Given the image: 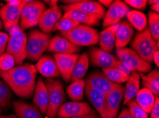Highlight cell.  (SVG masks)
<instances>
[{
  "label": "cell",
  "instance_id": "e575fe53",
  "mask_svg": "<svg viewBox=\"0 0 159 118\" xmlns=\"http://www.w3.org/2000/svg\"><path fill=\"white\" fill-rule=\"evenodd\" d=\"M79 24L76 21L72 20L69 18H66L62 16L61 19L58 21L54 26V31H59L60 32H67L79 26Z\"/></svg>",
  "mask_w": 159,
  "mask_h": 118
},
{
  "label": "cell",
  "instance_id": "8d00e7d4",
  "mask_svg": "<svg viewBox=\"0 0 159 118\" xmlns=\"http://www.w3.org/2000/svg\"><path fill=\"white\" fill-rule=\"evenodd\" d=\"M16 64L14 57L8 53L0 55V71H6L10 70Z\"/></svg>",
  "mask_w": 159,
  "mask_h": 118
},
{
  "label": "cell",
  "instance_id": "4dcf8cb0",
  "mask_svg": "<svg viewBox=\"0 0 159 118\" xmlns=\"http://www.w3.org/2000/svg\"><path fill=\"white\" fill-rule=\"evenodd\" d=\"M102 73L104 74L108 80L114 83L121 84L126 82L129 78L130 74L121 69L114 67V68L102 69Z\"/></svg>",
  "mask_w": 159,
  "mask_h": 118
},
{
  "label": "cell",
  "instance_id": "277c9868",
  "mask_svg": "<svg viewBox=\"0 0 159 118\" xmlns=\"http://www.w3.org/2000/svg\"><path fill=\"white\" fill-rule=\"evenodd\" d=\"M131 47L132 50L148 64L153 62V54L155 50H159L158 42L153 39L148 28L137 33L131 43Z\"/></svg>",
  "mask_w": 159,
  "mask_h": 118
},
{
  "label": "cell",
  "instance_id": "681fc988",
  "mask_svg": "<svg viewBox=\"0 0 159 118\" xmlns=\"http://www.w3.org/2000/svg\"><path fill=\"white\" fill-rule=\"evenodd\" d=\"M147 3H148V4H150V5H153V4H158L159 2L158 0H149V1H147Z\"/></svg>",
  "mask_w": 159,
  "mask_h": 118
},
{
  "label": "cell",
  "instance_id": "5bb4252c",
  "mask_svg": "<svg viewBox=\"0 0 159 118\" xmlns=\"http://www.w3.org/2000/svg\"><path fill=\"white\" fill-rule=\"evenodd\" d=\"M79 57V54L54 55V58L56 61L60 74L66 82L71 81L72 71Z\"/></svg>",
  "mask_w": 159,
  "mask_h": 118
},
{
  "label": "cell",
  "instance_id": "f6af8a7d",
  "mask_svg": "<svg viewBox=\"0 0 159 118\" xmlns=\"http://www.w3.org/2000/svg\"><path fill=\"white\" fill-rule=\"evenodd\" d=\"M99 3L102 4L103 7H107V8H109V6L111 5L113 2L111 0H100V1H98Z\"/></svg>",
  "mask_w": 159,
  "mask_h": 118
},
{
  "label": "cell",
  "instance_id": "7a4b0ae2",
  "mask_svg": "<svg viewBox=\"0 0 159 118\" xmlns=\"http://www.w3.org/2000/svg\"><path fill=\"white\" fill-rule=\"evenodd\" d=\"M9 40L7 45V53L14 57L16 64L21 65L26 59L27 50V36L19 26H15L9 28Z\"/></svg>",
  "mask_w": 159,
  "mask_h": 118
},
{
  "label": "cell",
  "instance_id": "836d02e7",
  "mask_svg": "<svg viewBox=\"0 0 159 118\" xmlns=\"http://www.w3.org/2000/svg\"><path fill=\"white\" fill-rule=\"evenodd\" d=\"M149 31L153 39L156 42H158L159 39V14L153 11L148 13Z\"/></svg>",
  "mask_w": 159,
  "mask_h": 118
},
{
  "label": "cell",
  "instance_id": "b9f144b4",
  "mask_svg": "<svg viewBox=\"0 0 159 118\" xmlns=\"http://www.w3.org/2000/svg\"><path fill=\"white\" fill-rule=\"evenodd\" d=\"M70 118H100L99 115L97 112L94 110H92L90 113H89L87 115H81V116H76V117H73Z\"/></svg>",
  "mask_w": 159,
  "mask_h": 118
},
{
  "label": "cell",
  "instance_id": "bcb514c9",
  "mask_svg": "<svg viewBox=\"0 0 159 118\" xmlns=\"http://www.w3.org/2000/svg\"><path fill=\"white\" fill-rule=\"evenodd\" d=\"M21 0H8L7 1V3H9L12 5H19L21 3Z\"/></svg>",
  "mask_w": 159,
  "mask_h": 118
},
{
  "label": "cell",
  "instance_id": "e0dca14e",
  "mask_svg": "<svg viewBox=\"0 0 159 118\" xmlns=\"http://www.w3.org/2000/svg\"><path fill=\"white\" fill-rule=\"evenodd\" d=\"M63 10L66 11L69 9H79L91 15H93L101 19L103 18L106 14L105 8L98 2L89 1V0H81L78 3L71 5L61 6Z\"/></svg>",
  "mask_w": 159,
  "mask_h": 118
},
{
  "label": "cell",
  "instance_id": "7bdbcfd3",
  "mask_svg": "<svg viewBox=\"0 0 159 118\" xmlns=\"http://www.w3.org/2000/svg\"><path fill=\"white\" fill-rule=\"evenodd\" d=\"M118 118H134V117L131 115V113H130L128 108H124V109L121 110V112L119 114V116H118Z\"/></svg>",
  "mask_w": 159,
  "mask_h": 118
},
{
  "label": "cell",
  "instance_id": "5b68a950",
  "mask_svg": "<svg viewBox=\"0 0 159 118\" xmlns=\"http://www.w3.org/2000/svg\"><path fill=\"white\" fill-rule=\"evenodd\" d=\"M49 93L48 118H56L59 108L66 101V94L62 82L57 79H47L44 81Z\"/></svg>",
  "mask_w": 159,
  "mask_h": 118
},
{
  "label": "cell",
  "instance_id": "d6a6232c",
  "mask_svg": "<svg viewBox=\"0 0 159 118\" xmlns=\"http://www.w3.org/2000/svg\"><path fill=\"white\" fill-rule=\"evenodd\" d=\"M12 98L11 88L4 81L0 80V108H8L10 106Z\"/></svg>",
  "mask_w": 159,
  "mask_h": 118
},
{
  "label": "cell",
  "instance_id": "3957f363",
  "mask_svg": "<svg viewBox=\"0 0 159 118\" xmlns=\"http://www.w3.org/2000/svg\"><path fill=\"white\" fill-rule=\"evenodd\" d=\"M60 34L76 46H91L98 43V33L94 28L86 25L76 26L67 32H60Z\"/></svg>",
  "mask_w": 159,
  "mask_h": 118
},
{
  "label": "cell",
  "instance_id": "ee69618b",
  "mask_svg": "<svg viewBox=\"0 0 159 118\" xmlns=\"http://www.w3.org/2000/svg\"><path fill=\"white\" fill-rule=\"evenodd\" d=\"M153 62L156 66H159V50H155L153 54Z\"/></svg>",
  "mask_w": 159,
  "mask_h": 118
},
{
  "label": "cell",
  "instance_id": "8fae6325",
  "mask_svg": "<svg viewBox=\"0 0 159 118\" xmlns=\"http://www.w3.org/2000/svg\"><path fill=\"white\" fill-rule=\"evenodd\" d=\"M129 11V6L124 2L121 0L114 1L103 17V28H106L119 23Z\"/></svg>",
  "mask_w": 159,
  "mask_h": 118
},
{
  "label": "cell",
  "instance_id": "74e56055",
  "mask_svg": "<svg viewBox=\"0 0 159 118\" xmlns=\"http://www.w3.org/2000/svg\"><path fill=\"white\" fill-rule=\"evenodd\" d=\"M39 43L41 45V47H42V50L43 53L47 50L48 45L50 42V35L48 33H43L42 31H39Z\"/></svg>",
  "mask_w": 159,
  "mask_h": 118
},
{
  "label": "cell",
  "instance_id": "f1b7e54d",
  "mask_svg": "<svg viewBox=\"0 0 159 118\" xmlns=\"http://www.w3.org/2000/svg\"><path fill=\"white\" fill-rule=\"evenodd\" d=\"M142 80V85L144 88L148 89L154 96L159 94V71L154 69L147 74L140 75Z\"/></svg>",
  "mask_w": 159,
  "mask_h": 118
},
{
  "label": "cell",
  "instance_id": "30bf717a",
  "mask_svg": "<svg viewBox=\"0 0 159 118\" xmlns=\"http://www.w3.org/2000/svg\"><path fill=\"white\" fill-rule=\"evenodd\" d=\"M57 2V1H51L49 8L46 9L41 16L38 25L43 33L49 34L54 31L55 25L62 17V12Z\"/></svg>",
  "mask_w": 159,
  "mask_h": 118
},
{
  "label": "cell",
  "instance_id": "52a82bcc",
  "mask_svg": "<svg viewBox=\"0 0 159 118\" xmlns=\"http://www.w3.org/2000/svg\"><path fill=\"white\" fill-rule=\"evenodd\" d=\"M46 9L45 4L42 1H28L21 11L20 28L24 31L37 26Z\"/></svg>",
  "mask_w": 159,
  "mask_h": 118
},
{
  "label": "cell",
  "instance_id": "7c38bea8",
  "mask_svg": "<svg viewBox=\"0 0 159 118\" xmlns=\"http://www.w3.org/2000/svg\"><path fill=\"white\" fill-rule=\"evenodd\" d=\"M125 87L122 84L116 86L106 96V107L108 118H116L122 100H124Z\"/></svg>",
  "mask_w": 159,
  "mask_h": 118
},
{
  "label": "cell",
  "instance_id": "4fadbf2b",
  "mask_svg": "<svg viewBox=\"0 0 159 118\" xmlns=\"http://www.w3.org/2000/svg\"><path fill=\"white\" fill-rule=\"evenodd\" d=\"M92 110L88 103L84 102L71 101L64 103L58 110L57 117L58 118H70L90 113Z\"/></svg>",
  "mask_w": 159,
  "mask_h": 118
},
{
  "label": "cell",
  "instance_id": "f907efd6",
  "mask_svg": "<svg viewBox=\"0 0 159 118\" xmlns=\"http://www.w3.org/2000/svg\"><path fill=\"white\" fill-rule=\"evenodd\" d=\"M2 25H3V24H2V22L1 18H0V30H2Z\"/></svg>",
  "mask_w": 159,
  "mask_h": 118
},
{
  "label": "cell",
  "instance_id": "d4e9b609",
  "mask_svg": "<svg viewBox=\"0 0 159 118\" xmlns=\"http://www.w3.org/2000/svg\"><path fill=\"white\" fill-rule=\"evenodd\" d=\"M14 112L19 118H43L40 110L34 105L22 101H14L12 103Z\"/></svg>",
  "mask_w": 159,
  "mask_h": 118
},
{
  "label": "cell",
  "instance_id": "9c48e42d",
  "mask_svg": "<svg viewBox=\"0 0 159 118\" xmlns=\"http://www.w3.org/2000/svg\"><path fill=\"white\" fill-rule=\"evenodd\" d=\"M27 2L22 1L19 5L6 3L0 7V18L7 31L13 26H19L21 11Z\"/></svg>",
  "mask_w": 159,
  "mask_h": 118
},
{
  "label": "cell",
  "instance_id": "cb8c5ba5",
  "mask_svg": "<svg viewBox=\"0 0 159 118\" xmlns=\"http://www.w3.org/2000/svg\"><path fill=\"white\" fill-rule=\"evenodd\" d=\"M62 16L69 18L79 23H84V25L89 26H98L100 23L99 18L83 11L79 10V9H73L65 11L64 15Z\"/></svg>",
  "mask_w": 159,
  "mask_h": 118
},
{
  "label": "cell",
  "instance_id": "ab89813d",
  "mask_svg": "<svg viewBox=\"0 0 159 118\" xmlns=\"http://www.w3.org/2000/svg\"><path fill=\"white\" fill-rule=\"evenodd\" d=\"M9 40V35L6 33L0 32V55L5 52L7 43Z\"/></svg>",
  "mask_w": 159,
  "mask_h": 118
},
{
  "label": "cell",
  "instance_id": "7402d4cb",
  "mask_svg": "<svg viewBox=\"0 0 159 118\" xmlns=\"http://www.w3.org/2000/svg\"><path fill=\"white\" fill-rule=\"evenodd\" d=\"M119 23L106 28L98 33V44L100 49L107 52H111L116 45V33L119 28Z\"/></svg>",
  "mask_w": 159,
  "mask_h": 118
},
{
  "label": "cell",
  "instance_id": "44dd1931",
  "mask_svg": "<svg viewBox=\"0 0 159 118\" xmlns=\"http://www.w3.org/2000/svg\"><path fill=\"white\" fill-rule=\"evenodd\" d=\"M40 31L34 29L29 33L26 43V59L30 61H37L42 57L43 52L39 40V33Z\"/></svg>",
  "mask_w": 159,
  "mask_h": 118
},
{
  "label": "cell",
  "instance_id": "ffe728a7",
  "mask_svg": "<svg viewBox=\"0 0 159 118\" xmlns=\"http://www.w3.org/2000/svg\"><path fill=\"white\" fill-rule=\"evenodd\" d=\"M33 103L42 114H47L49 106V93L44 81L39 78L34 93Z\"/></svg>",
  "mask_w": 159,
  "mask_h": 118
},
{
  "label": "cell",
  "instance_id": "6da1fadb",
  "mask_svg": "<svg viewBox=\"0 0 159 118\" xmlns=\"http://www.w3.org/2000/svg\"><path fill=\"white\" fill-rule=\"evenodd\" d=\"M37 70L34 65L21 64L10 70L0 71V76L11 90L19 97L31 98L34 93L37 84Z\"/></svg>",
  "mask_w": 159,
  "mask_h": 118
},
{
  "label": "cell",
  "instance_id": "4316f807",
  "mask_svg": "<svg viewBox=\"0 0 159 118\" xmlns=\"http://www.w3.org/2000/svg\"><path fill=\"white\" fill-rule=\"evenodd\" d=\"M89 64V57L88 53L84 52L81 55H79V59H77L75 66H74L71 73V82L83 79L86 75V71L88 70Z\"/></svg>",
  "mask_w": 159,
  "mask_h": 118
},
{
  "label": "cell",
  "instance_id": "603a6c76",
  "mask_svg": "<svg viewBox=\"0 0 159 118\" xmlns=\"http://www.w3.org/2000/svg\"><path fill=\"white\" fill-rule=\"evenodd\" d=\"M134 34V28L128 21L119 23V28L116 33V49L124 48L132 40Z\"/></svg>",
  "mask_w": 159,
  "mask_h": 118
},
{
  "label": "cell",
  "instance_id": "d590c367",
  "mask_svg": "<svg viewBox=\"0 0 159 118\" xmlns=\"http://www.w3.org/2000/svg\"><path fill=\"white\" fill-rule=\"evenodd\" d=\"M130 113L134 118H148V114L137 104L136 100H131L126 104Z\"/></svg>",
  "mask_w": 159,
  "mask_h": 118
},
{
  "label": "cell",
  "instance_id": "816d5d0a",
  "mask_svg": "<svg viewBox=\"0 0 159 118\" xmlns=\"http://www.w3.org/2000/svg\"><path fill=\"white\" fill-rule=\"evenodd\" d=\"M1 112H2V108H0V113H1Z\"/></svg>",
  "mask_w": 159,
  "mask_h": 118
},
{
  "label": "cell",
  "instance_id": "60d3db41",
  "mask_svg": "<svg viewBox=\"0 0 159 118\" xmlns=\"http://www.w3.org/2000/svg\"><path fill=\"white\" fill-rule=\"evenodd\" d=\"M151 118H159V99L158 96L156 97L154 105L151 110Z\"/></svg>",
  "mask_w": 159,
  "mask_h": 118
},
{
  "label": "cell",
  "instance_id": "2e32d148",
  "mask_svg": "<svg viewBox=\"0 0 159 118\" xmlns=\"http://www.w3.org/2000/svg\"><path fill=\"white\" fill-rule=\"evenodd\" d=\"M47 50L54 54H77L81 50L66 38L57 35L50 40Z\"/></svg>",
  "mask_w": 159,
  "mask_h": 118
},
{
  "label": "cell",
  "instance_id": "ba28073f",
  "mask_svg": "<svg viewBox=\"0 0 159 118\" xmlns=\"http://www.w3.org/2000/svg\"><path fill=\"white\" fill-rule=\"evenodd\" d=\"M89 62L94 67H102V69L108 68H117L121 69L128 74H131V72L123 65L121 62L114 55H111L109 52H105L100 48L95 47H91L89 50Z\"/></svg>",
  "mask_w": 159,
  "mask_h": 118
},
{
  "label": "cell",
  "instance_id": "c3c4849f",
  "mask_svg": "<svg viewBox=\"0 0 159 118\" xmlns=\"http://www.w3.org/2000/svg\"><path fill=\"white\" fill-rule=\"evenodd\" d=\"M0 118H19L16 115H0Z\"/></svg>",
  "mask_w": 159,
  "mask_h": 118
},
{
  "label": "cell",
  "instance_id": "9a60e30c",
  "mask_svg": "<svg viewBox=\"0 0 159 118\" xmlns=\"http://www.w3.org/2000/svg\"><path fill=\"white\" fill-rule=\"evenodd\" d=\"M86 86H90L102 92L107 96L116 86L117 83H114L108 80L102 71H96L91 73L85 81Z\"/></svg>",
  "mask_w": 159,
  "mask_h": 118
},
{
  "label": "cell",
  "instance_id": "7dc6e473",
  "mask_svg": "<svg viewBox=\"0 0 159 118\" xmlns=\"http://www.w3.org/2000/svg\"><path fill=\"white\" fill-rule=\"evenodd\" d=\"M151 9L152 10V11L155 12V13L158 14L159 11V3L158 4H153V5L151 6Z\"/></svg>",
  "mask_w": 159,
  "mask_h": 118
},
{
  "label": "cell",
  "instance_id": "d6986e66",
  "mask_svg": "<svg viewBox=\"0 0 159 118\" xmlns=\"http://www.w3.org/2000/svg\"><path fill=\"white\" fill-rule=\"evenodd\" d=\"M84 92L86 93V97L94 107L99 117L101 118H108L106 107V96L100 91L86 85L85 86Z\"/></svg>",
  "mask_w": 159,
  "mask_h": 118
},
{
  "label": "cell",
  "instance_id": "ac0fdd59",
  "mask_svg": "<svg viewBox=\"0 0 159 118\" xmlns=\"http://www.w3.org/2000/svg\"><path fill=\"white\" fill-rule=\"evenodd\" d=\"M36 69L47 79H54L61 76L54 57L49 55L41 57L36 64Z\"/></svg>",
  "mask_w": 159,
  "mask_h": 118
},
{
  "label": "cell",
  "instance_id": "8992f818",
  "mask_svg": "<svg viewBox=\"0 0 159 118\" xmlns=\"http://www.w3.org/2000/svg\"><path fill=\"white\" fill-rule=\"evenodd\" d=\"M116 52L118 59L131 72L139 71L141 73H147L152 69L151 64L144 61L132 49L124 47L121 49H116Z\"/></svg>",
  "mask_w": 159,
  "mask_h": 118
},
{
  "label": "cell",
  "instance_id": "83f0119b",
  "mask_svg": "<svg viewBox=\"0 0 159 118\" xmlns=\"http://www.w3.org/2000/svg\"><path fill=\"white\" fill-rule=\"evenodd\" d=\"M155 96L146 88L139 90L136 96V102L147 114L151 112V110L155 102Z\"/></svg>",
  "mask_w": 159,
  "mask_h": 118
},
{
  "label": "cell",
  "instance_id": "f35d334b",
  "mask_svg": "<svg viewBox=\"0 0 159 118\" xmlns=\"http://www.w3.org/2000/svg\"><path fill=\"white\" fill-rule=\"evenodd\" d=\"M127 5L136 9H144L147 5L146 0H126L124 2Z\"/></svg>",
  "mask_w": 159,
  "mask_h": 118
},
{
  "label": "cell",
  "instance_id": "f546056e",
  "mask_svg": "<svg viewBox=\"0 0 159 118\" xmlns=\"http://www.w3.org/2000/svg\"><path fill=\"white\" fill-rule=\"evenodd\" d=\"M126 16L128 19V22L133 26L134 28H136L139 32H141L146 28L148 19L143 12L132 10L128 12Z\"/></svg>",
  "mask_w": 159,
  "mask_h": 118
},
{
  "label": "cell",
  "instance_id": "484cf974",
  "mask_svg": "<svg viewBox=\"0 0 159 118\" xmlns=\"http://www.w3.org/2000/svg\"><path fill=\"white\" fill-rule=\"evenodd\" d=\"M126 82L124 96V104L125 105H126L129 101L134 100L140 90V74L136 71H132Z\"/></svg>",
  "mask_w": 159,
  "mask_h": 118
},
{
  "label": "cell",
  "instance_id": "1f68e13d",
  "mask_svg": "<svg viewBox=\"0 0 159 118\" xmlns=\"http://www.w3.org/2000/svg\"><path fill=\"white\" fill-rule=\"evenodd\" d=\"M85 81L81 79L74 82L66 88V93L72 101L80 102L84 98V89H85Z\"/></svg>",
  "mask_w": 159,
  "mask_h": 118
}]
</instances>
